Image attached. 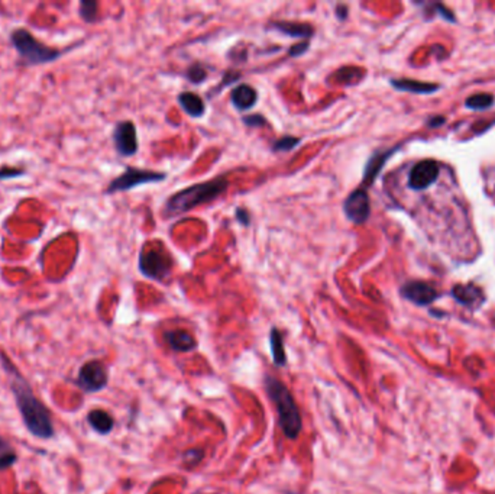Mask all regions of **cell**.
Masks as SVG:
<instances>
[{
	"instance_id": "26",
	"label": "cell",
	"mask_w": 495,
	"mask_h": 494,
	"mask_svg": "<svg viewBox=\"0 0 495 494\" xmlns=\"http://www.w3.org/2000/svg\"><path fill=\"white\" fill-rule=\"evenodd\" d=\"M25 168L22 167H11V165H4L0 167V182H4V180H9V178H18L25 175Z\"/></svg>"
},
{
	"instance_id": "31",
	"label": "cell",
	"mask_w": 495,
	"mask_h": 494,
	"mask_svg": "<svg viewBox=\"0 0 495 494\" xmlns=\"http://www.w3.org/2000/svg\"><path fill=\"white\" fill-rule=\"evenodd\" d=\"M434 11H436V14H440L444 19H447V21H452V22H455V16L452 15V12L451 11H447L443 5H434Z\"/></svg>"
},
{
	"instance_id": "15",
	"label": "cell",
	"mask_w": 495,
	"mask_h": 494,
	"mask_svg": "<svg viewBox=\"0 0 495 494\" xmlns=\"http://www.w3.org/2000/svg\"><path fill=\"white\" fill-rule=\"evenodd\" d=\"M452 294L454 297L464 306H468V307H478L484 303L485 300V296L482 293V290L469 283V284H457L452 290Z\"/></svg>"
},
{
	"instance_id": "7",
	"label": "cell",
	"mask_w": 495,
	"mask_h": 494,
	"mask_svg": "<svg viewBox=\"0 0 495 494\" xmlns=\"http://www.w3.org/2000/svg\"><path fill=\"white\" fill-rule=\"evenodd\" d=\"M109 376H108V369L103 363L96 361H88L85 363L77 376V386L87 391V393H96L103 390L108 386Z\"/></svg>"
},
{
	"instance_id": "19",
	"label": "cell",
	"mask_w": 495,
	"mask_h": 494,
	"mask_svg": "<svg viewBox=\"0 0 495 494\" xmlns=\"http://www.w3.org/2000/svg\"><path fill=\"white\" fill-rule=\"evenodd\" d=\"M178 103L182 109L192 118H202L206 112V105L203 99L193 92H183L178 96Z\"/></svg>"
},
{
	"instance_id": "14",
	"label": "cell",
	"mask_w": 495,
	"mask_h": 494,
	"mask_svg": "<svg viewBox=\"0 0 495 494\" xmlns=\"http://www.w3.org/2000/svg\"><path fill=\"white\" fill-rule=\"evenodd\" d=\"M165 341L170 345V348L172 351L177 352H190L193 349L197 348V341L196 338L184 331V329H174V331H168L165 332Z\"/></svg>"
},
{
	"instance_id": "21",
	"label": "cell",
	"mask_w": 495,
	"mask_h": 494,
	"mask_svg": "<svg viewBox=\"0 0 495 494\" xmlns=\"http://www.w3.org/2000/svg\"><path fill=\"white\" fill-rule=\"evenodd\" d=\"M16 460H18V456L12 449V446L0 439V471L12 467L16 463Z\"/></svg>"
},
{
	"instance_id": "18",
	"label": "cell",
	"mask_w": 495,
	"mask_h": 494,
	"mask_svg": "<svg viewBox=\"0 0 495 494\" xmlns=\"http://www.w3.org/2000/svg\"><path fill=\"white\" fill-rule=\"evenodd\" d=\"M87 422L100 435L110 433L113 431V426H115L113 416L110 413H108L106 411H100V409L90 411L87 415Z\"/></svg>"
},
{
	"instance_id": "1",
	"label": "cell",
	"mask_w": 495,
	"mask_h": 494,
	"mask_svg": "<svg viewBox=\"0 0 495 494\" xmlns=\"http://www.w3.org/2000/svg\"><path fill=\"white\" fill-rule=\"evenodd\" d=\"M0 361H2L4 369L9 376L16 406L21 412L26 429L31 432V435L41 439L53 438L56 429L48 408L35 396L29 383L24 379L15 364L4 352H0Z\"/></svg>"
},
{
	"instance_id": "32",
	"label": "cell",
	"mask_w": 495,
	"mask_h": 494,
	"mask_svg": "<svg viewBox=\"0 0 495 494\" xmlns=\"http://www.w3.org/2000/svg\"><path fill=\"white\" fill-rule=\"evenodd\" d=\"M335 14H336V18H338L339 21H346V19H348V15H349V8H348L346 5H343V4H340V5L336 6Z\"/></svg>"
},
{
	"instance_id": "4",
	"label": "cell",
	"mask_w": 495,
	"mask_h": 494,
	"mask_svg": "<svg viewBox=\"0 0 495 494\" xmlns=\"http://www.w3.org/2000/svg\"><path fill=\"white\" fill-rule=\"evenodd\" d=\"M11 41L24 66L48 64L58 60L66 51L39 42L29 31L19 28L11 34Z\"/></svg>"
},
{
	"instance_id": "16",
	"label": "cell",
	"mask_w": 495,
	"mask_h": 494,
	"mask_svg": "<svg viewBox=\"0 0 495 494\" xmlns=\"http://www.w3.org/2000/svg\"><path fill=\"white\" fill-rule=\"evenodd\" d=\"M231 101L238 110L244 112L255 106L258 102V92L249 84H239L232 90Z\"/></svg>"
},
{
	"instance_id": "17",
	"label": "cell",
	"mask_w": 495,
	"mask_h": 494,
	"mask_svg": "<svg viewBox=\"0 0 495 494\" xmlns=\"http://www.w3.org/2000/svg\"><path fill=\"white\" fill-rule=\"evenodd\" d=\"M391 86L401 92H410V93H417V95H429L436 92L439 88V84L433 83H424V81H417L412 78H392Z\"/></svg>"
},
{
	"instance_id": "9",
	"label": "cell",
	"mask_w": 495,
	"mask_h": 494,
	"mask_svg": "<svg viewBox=\"0 0 495 494\" xmlns=\"http://www.w3.org/2000/svg\"><path fill=\"white\" fill-rule=\"evenodd\" d=\"M113 144L119 155L132 157L137 154L138 144V133L137 126L130 120H122L116 123L113 130Z\"/></svg>"
},
{
	"instance_id": "12",
	"label": "cell",
	"mask_w": 495,
	"mask_h": 494,
	"mask_svg": "<svg viewBox=\"0 0 495 494\" xmlns=\"http://www.w3.org/2000/svg\"><path fill=\"white\" fill-rule=\"evenodd\" d=\"M271 29L278 31L291 38H301L304 41L310 39L314 35V28L310 24L304 22H290V21H273L268 25Z\"/></svg>"
},
{
	"instance_id": "25",
	"label": "cell",
	"mask_w": 495,
	"mask_h": 494,
	"mask_svg": "<svg viewBox=\"0 0 495 494\" xmlns=\"http://www.w3.org/2000/svg\"><path fill=\"white\" fill-rule=\"evenodd\" d=\"M300 143H301V138H298V137H291V135H286V137L277 140V141L273 144V150H274L276 153H280V151L288 153V151L294 150Z\"/></svg>"
},
{
	"instance_id": "11",
	"label": "cell",
	"mask_w": 495,
	"mask_h": 494,
	"mask_svg": "<svg viewBox=\"0 0 495 494\" xmlns=\"http://www.w3.org/2000/svg\"><path fill=\"white\" fill-rule=\"evenodd\" d=\"M401 296L417 306H427L437 299V292L424 282H407L401 287Z\"/></svg>"
},
{
	"instance_id": "3",
	"label": "cell",
	"mask_w": 495,
	"mask_h": 494,
	"mask_svg": "<svg viewBox=\"0 0 495 494\" xmlns=\"http://www.w3.org/2000/svg\"><path fill=\"white\" fill-rule=\"evenodd\" d=\"M265 390L277 409L280 426L284 435L288 439H296L303 429V421L291 391L283 381L269 376L265 379Z\"/></svg>"
},
{
	"instance_id": "29",
	"label": "cell",
	"mask_w": 495,
	"mask_h": 494,
	"mask_svg": "<svg viewBox=\"0 0 495 494\" xmlns=\"http://www.w3.org/2000/svg\"><path fill=\"white\" fill-rule=\"evenodd\" d=\"M308 45H310L308 41H301V42L293 45V47L288 50V56L296 58V57H300V56L306 54L308 51Z\"/></svg>"
},
{
	"instance_id": "27",
	"label": "cell",
	"mask_w": 495,
	"mask_h": 494,
	"mask_svg": "<svg viewBox=\"0 0 495 494\" xmlns=\"http://www.w3.org/2000/svg\"><path fill=\"white\" fill-rule=\"evenodd\" d=\"M242 120L249 128H261L268 125V120L262 115H248V116H244Z\"/></svg>"
},
{
	"instance_id": "23",
	"label": "cell",
	"mask_w": 495,
	"mask_h": 494,
	"mask_svg": "<svg viewBox=\"0 0 495 494\" xmlns=\"http://www.w3.org/2000/svg\"><path fill=\"white\" fill-rule=\"evenodd\" d=\"M98 9H99L98 2H93V0H83V2L80 4V16L85 22L93 24L98 19Z\"/></svg>"
},
{
	"instance_id": "28",
	"label": "cell",
	"mask_w": 495,
	"mask_h": 494,
	"mask_svg": "<svg viewBox=\"0 0 495 494\" xmlns=\"http://www.w3.org/2000/svg\"><path fill=\"white\" fill-rule=\"evenodd\" d=\"M202 460H203V451H202V449H190V451H187L184 454V461L190 467L199 464Z\"/></svg>"
},
{
	"instance_id": "20",
	"label": "cell",
	"mask_w": 495,
	"mask_h": 494,
	"mask_svg": "<svg viewBox=\"0 0 495 494\" xmlns=\"http://www.w3.org/2000/svg\"><path fill=\"white\" fill-rule=\"evenodd\" d=\"M269 344H271L274 364L278 367H284L287 364V355H286L283 335L277 328H273L271 332H269Z\"/></svg>"
},
{
	"instance_id": "30",
	"label": "cell",
	"mask_w": 495,
	"mask_h": 494,
	"mask_svg": "<svg viewBox=\"0 0 495 494\" xmlns=\"http://www.w3.org/2000/svg\"><path fill=\"white\" fill-rule=\"evenodd\" d=\"M236 220H238L241 225H244V227H249V223H251V215H249V212H248L246 209L239 207V209L236 210Z\"/></svg>"
},
{
	"instance_id": "24",
	"label": "cell",
	"mask_w": 495,
	"mask_h": 494,
	"mask_svg": "<svg viewBox=\"0 0 495 494\" xmlns=\"http://www.w3.org/2000/svg\"><path fill=\"white\" fill-rule=\"evenodd\" d=\"M186 77L190 83L193 84H200V83H204L206 78L209 77V73L206 70V67L200 63H194L189 67V70L186 71Z\"/></svg>"
},
{
	"instance_id": "22",
	"label": "cell",
	"mask_w": 495,
	"mask_h": 494,
	"mask_svg": "<svg viewBox=\"0 0 495 494\" xmlns=\"http://www.w3.org/2000/svg\"><path fill=\"white\" fill-rule=\"evenodd\" d=\"M494 101L495 99H494L492 95L478 93V95H474V96L468 98L465 105H467V108L474 109V110H485V109H489L494 105Z\"/></svg>"
},
{
	"instance_id": "8",
	"label": "cell",
	"mask_w": 495,
	"mask_h": 494,
	"mask_svg": "<svg viewBox=\"0 0 495 494\" xmlns=\"http://www.w3.org/2000/svg\"><path fill=\"white\" fill-rule=\"evenodd\" d=\"M345 216L355 225L365 223L371 216V202L368 192L363 187L355 189L343 202Z\"/></svg>"
},
{
	"instance_id": "6",
	"label": "cell",
	"mask_w": 495,
	"mask_h": 494,
	"mask_svg": "<svg viewBox=\"0 0 495 494\" xmlns=\"http://www.w3.org/2000/svg\"><path fill=\"white\" fill-rule=\"evenodd\" d=\"M165 178H167L165 173L142 170L137 167H127L120 175L112 180L106 189V193L115 195L120 192H127L138 186H144L150 183H161Z\"/></svg>"
},
{
	"instance_id": "13",
	"label": "cell",
	"mask_w": 495,
	"mask_h": 494,
	"mask_svg": "<svg viewBox=\"0 0 495 494\" xmlns=\"http://www.w3.org/2000/svg\"><path fill=\"white\" fill-rule=\"evenodd\" d=\"M395 153V150H388L387 153H375L367 163V167L364 170V178H363V185L361 187L368 190V187H371V185L375 182L378 174L381 173V170L384 168L387 160Z\"/></svg>"
},
{
	"instance_id": "2",
	"label": "cell",
	"mask_w": 495,
	"mask_h": 494,
	"mask_svg": "<svg viewBox=\"0 0 495 494\" xmlns=\"http://www.w3.org/2000/svg\"><path fill=\"white\" fill-rule=\"evenodd\" d=\"M229 189V182L224 175L207 180V182L193 185L183 190L174 193L165 203L164 213L167 216L183 215L190 210H194L197 206L206 205L216 200L224 192Z\"/></svg>"
},
{
	"instance_id": "33",
	"label": "cell",
	"mask_w": 495,
	"mask_h": 494,
	"mask_svg": "<svg viewBox=\"0 0 495 494\" xmlns=\"http://www.w3.org/2000/svg\"><path fill=\"white\" fill-rule=\"evenodd\" d=\"M443 123H444V118H439V116H434V118H432V119L427 120V125H429L430 128H439V126L443 125Z\"/></svg>"
},
{
	"instance_id": "10",
	"label": "cell",
	"mask_w": 495,
	"mask_h": 494,
	"mask_svg": "<svg viewBox=\"0 0 495 494\" xmlns=\"http://www.w3.org/2000/svg\"><path fill=\"white\" fill-rule=\"evenodd\" d=\"M439 177V165L433 160L417 163L409 174V187L413 190H424L432 186Z\"/></svg>"
},
{
	"instance_id": "5",
	"label": "cell",
	"mask_w": 495,
	"mask_h": 494,
	"mask_svg": "<svg viewBox=\"0 0 495 494\" xmlns=\"http://www.w3.org/2000/svg\"><path fill=\"white\" fill-rule=\"evenodd\" d=\"M171 269V255L161 244H158L157 247L150 244L145 248H142L140 255V272L145 277L161 282L170 276Z\"/></svg>"
}]
</instances>
